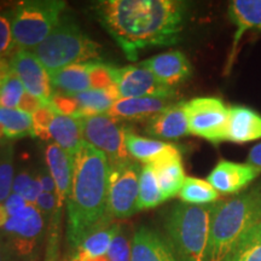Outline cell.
Returning <instances> with one entry per match:
<instances>
[{
	"mask_svg": "<svg viewBox=\"0 0 261 261\" xmlns=\"http://www.w3.org/2000/svg\"><path fill=\"white\" fill-rule=\"evenodd\" d=\"M94 12L125 56L137 61L145 48L179 40L187 5L177 0H104L94 5Z\"/></svg>",
	"mask_w": 261,
	"mask_h": 261,
	"instance_id": "obj_1",
	"label": "cell"
},
{
	"mask_svg": "<svg viewBox=\"0 0 261 261\" xmlns=\"http://www.w3.org/2000/svg\"><path fill=\"white\" fill-rule=\"evenodd\" d=\"M109 162L106 155L84 142L71 156V184L67 200V236L77 249L93 231L107 226Z\"/></svg>",
	"mask_w": 261,
	"mask_h": 261,
	"instance_id": "obj_2",
	"label": "cell"
},
{
	"mask_svg": "<svg viewBox=\"0 0 261 261\" xmlns=\"http://www.w3.org/2000/svg\"><path fill=\"white\" fill-rule=\"evenodd\" d=\"M261 223V184L212 204L207 261H224L242 238Z\"/></svg>",
	"mask_w": 261,
	"mask_h": 261,
	"instance_id": "obj_3",
	"label": "cell"
},
{
	"mask_svg": "<svg viewBox=\"0 0 261 261\" xmlns=\"http://www.w3.org/2000/svg\"><path fill=\"white\" fill-rule=\"evenodd\" d=\"M212 205L178 203L165 220L167 240L180 261H207Z\"/></svg>",
	"mask_w": 261,
	"mask_h": 261,
	"instance_id": "obj_4",
	"label": "cell"
},
{
	"mask_svg": "<svg viewBox=\"0 0 261 261\" xmlns=\"http://www.w3.org/2000/svg\"><path fill=\"white\" fill-rule=\"evenodd\" d=\"M100 46L79 28L62 19L58 27L32 54L51 73L71 64L87 63L99 57Z\"/></svg>",
	"mask_w": 261,
	"mask_h": 261,
	"instance_id": "obj_5",
	"label": "cell"
},
{
	"mask_svg": "<svg viewBox=\"0 0 261 261\" xmlns=\"http://www.w3.org/2000/svg\"><path fill=\"white\" fill-rule=\"evenodd\" d=\"M65 2L32 0L16 6L11 15L12 38L16 47L32 51L62 22Z\"/></svg>",
	"mask_w": 261,
	"mask_h": 261,
	"instance_id": "obj_6",
	"label": "cell"
},
{
	"mask_svg": "<svg viewBox=\"0 0 261 261\" xmlns=\"http://www.w3.org/2000/svg\"><path fill=\"white\" fill-rule=\"evenodd\" d=\"M80 125L84 142L106 155L110 165L130 160L126 148V132L117 119L104 115L81 117Z\"/></svg>",
	"mask_w": 261,
	"mask_h": 261,
	"instance_id": "obj_7",
	"label": "cell"
},
{
	"mask_svg": "<svg viewBox=\"0 0 261 261\" xmlns=\"http://www.w3.org/2000/svg\"><path fill=\"white\" fill-rule=\"evenodd\" d=\"M189 132L208 142H227L228 108L214 97L194 98L185 103Z\"/></svg>",
	"mask_w": 261,
	"mask_h": 261,
	"instance_id": "obj_8",
	"label": "cell"
},
{
	"mask_svg": "<svg viewBox=\"0 0 261 261\" xmlns=\"http://www.w3.org/2000/svg\"><path fill=\"white\" fill-rule=\"evenodd\" d=\"M140 172V166L132 160L109 166L108 208L112 217L123 219L137 212Z\"/></svg>",
	"mask_w": 261,
	"mask_h": 261,
	"instance_id": "obj_9",
	"label": "cell"
},
{
	"mask_svg": "<svg viewBox=\"0 0 261 261\" xmlns=\"http://www.w3.org/2000/svg\"><path fill=\"white\" fill-rule=\"evenodd\" d=\"M45 230V220L34 204L28 203L19 213L9 218L2 227L3 238L15 256L29 259L40 246Z\"/></svg>",
	"mask_w": 261,
	"mask_h": 261,
	"instance_id": "obj_10",
	"label": "cell"
},
{
	"mask_svg": "<svg viewBox=\"0 0 261 261\" xmlns=\"http://www.w3.org/2000/svg\"><path fill=\"white\" fill-rule=\"evenodd\" d=\"M114 77L121 98L156 97L172 99L175 94L174 89L160 83L151 71L140 64L114 68Z\"/></svg>",
	"mask_w": 261,
	"mask_h": 261,
	"instance_id": "obj_11",
	"label": "cell"
},
{
	"mask_svg": "<svg viewBox=\"0 0 261 261\" xmlns=\"http://www.w3.org/2000/svg\"><path fill=\"white\" fill-rule=\"evenodd\" d=\"M10 65L23 84L25 92L38 97L45 106L50 104L54 96L50 75L32 51L17 48L12 55Z\"/></svg>",
	"mask_w": 261,
	"mask_h": 261,
	"instance_id": "obj_12",
	"label": "cell"
},
{
	"mask_svg": "<svg viewBox=\"0 0 261 261\" xmlns=\"http://www.w3.org/2000/svg\"><path fill=\"white\" fill-rule=\"evenodd\" d=\"M259 169L248 163L223 160L208 175V182L219 194H236L242 191L260 174Z\"/></svg>",
	"mask_w": 261,
	"mask_h": 261,
	"instance_id": "obj_13",
	"label": "cell"
},
{
	"mask_svg": "<svg viewBox=\"0 0 261 261\" xmlns=\"http://www.w3.org/2000/svg\"><path fill=\"white\" fill-rule=\"evenodd\" d=\"M140 65L151 71L160 83L171 89H174V86L184 83L192 74L190 62L180 51H168L150 57L143 61Z\"/></svg>",
	"mask_w": 261,
	"mask_h": 261,
	"instance_id": "obj_14",
	"label": "cell"
},
{
	"mask_svg": "<svg viewBox=\"0 0 261 261\" xmlns=\"http://www.w3.org/2000/svg\"><path fill=\"white\" fill-rule=\"evenodd\" d=\"M130 261H180L171 243L156 231L140 226L132 238Z\"/></svg>",
	"mask_w": 261,
	"mask_h": 261,
	"instance_id": "obj_15",
	"label": "cell"
},
{
	"mask_svg": "<svg viewBox=\"0 0 261 261\" xmlns=\"http://www.w3.org/2000/svg\"><path fill=\"white\" fill-rule=\"evenodd\" d=\"M151 165L165 200L167 201L179 195L187 179L182 167L180 149L174 145L171 150L156 159Z\"/></svg>",
	"mask_w": 261,
	"mask_h": 261,
	"instance_id": "obj_16",
	"label": "cell"
},
{
	"mask_svg": "<svg viewBox=\"0 0 261 261\" xmlns=\"http://www.w3.org/2000/svg\"><path fill=\"white\" fill-rule=\"evenodd\" d=\"M146 133L163 140H177L188 136L189 123L185 103H173L148 121Z\"/></svg>",
	"mask_w": 261,
	"mask_h": 261,
	"instance_id": "obj_17",
	"label": "cell"
},
{
	"mask_svg": "<svg viewBox=\"0 0 261 261\" xmlns=\"http://www.w3.org/2000/svg\"><path fill=\"white\" fill-rule=\"evenodd\" d=\"M172 99L156 97H139V98H120L110 108L108 115L117 120H149L158 115L169 106Z\"/></svg>",
	"mask_w": 261,
	"mask_h": 261,
	"instance_id": "obj_18",
	"label": "cell"
},
{
	"mask_svg": "<svg viewBox=\"0 0 261 261\" xmlns=\"http://www.w3.org/2000/svg\"><path fill=\"white\" fill-rule=\"evenodd\" d=\"M228 17L236 25L227 67H232L237 45L248 31H261V0H233L228 5Z\"/></svg>",
	"mask_w": 261,
	"mask_h": 261,
	"instance_id": "obj_19",
	"label": "cell"
},
{
	"mask_svg": "<svg viewBox=\"0 0 261 261\" xmlns=\"http://www.w3.org/2000/svg\"><path fill=\"white\" fill-rule=\"evenodd\" d=\"M227 142L244 144L261 139V115L243 106L228 108Z\"/></svg>",
	"mask_w": 261,
	"mask_h": 261,
	"instance_id": "obj_20",
	"label": "cell"
},
{
	"mask_svg": "<svg viewBox=\"0 0 261 261\" xmlns=\"http://www.w3.org/2000/svg\"><path fill=\"white\" fill-rule=\"evenodd\" d=\"M45 159L48 172L56 184L58 210H61L70 191L71 158L56 143H50L45 150Z\"/></svg>",
	"mask_w": 261,
	"mask_h": 261,
	"instance_id": "obj_21",
	"label": "cell"
},
{
	"mask_svg": "<svg viewBox=\"0 0 261 261\" xmlns=\"http://www.w3.org/2000/svg\"><path fill=\"white\" fill-rule=\"evenodd\" d=\"M50 80L52 89L56 90L55 93L65 96H75L92 89L87 63L71 64L62 68L50 74Z\"/></svg>",
	"mask_w": 261,
	"mask_h": 261,
	"instance_id": "obj_22",
	"label": "cell"
},
{
	"mask_svg": "<svg viewBox=\"0 0 261 261\" xmlns=\"http://www.w3.org/2000/svg\"><path fill=\"white\" fill-rule=\"evenodd\" d=\"M48 133L55 143L67 151L70 158L84 144L80 120L74 116L61 115L56 113L48 128Z\"/></svg>",
	"mask_w": 261,
	"mask_h": 261,
	"instance_id": "obj_23",
	"label": "cell"
},
{
	"mask_svg": "<svg viewBox=\"0 0 261 261\" xmlns=\"http://www.w3.org/2000/svg\"><path fill=\"white\" fill-rule=\"evenodd\" d=\"M120 228H121L120 225L113 224L93 231L77 247L75 255L84 261H96L106 257L110 244Z\"/></svg>",
	"mask_w": 261,
	"mask_h": 261,
	"instance_id": "obj_24",
	"label": "cell"
},
{
	"mask_svg": "<svg viewBox=\"0 0 261 261\" xmlns=\"http://www.w3.org/2000/svg\"><path fill=\"white\" fill-rule=\"evenodd\" d=\"M174 144L161 142L158 139L144 138L127 130L126 132V148L130 158L146 163H152L156 159L171 150Z\"/></svg>",
	"mask_w": 261,
	"mask_h": 261,
	"instance_id": "obj_25",
	"label": "cell"
},
{
	"mask_svg": "<svg viewBox=\"0 0 261 261\" xmlns=\"http://www.w3.org/2000/svg\"><path fill=\"white\" fill-rule=\"evenodd\" d=\"M165 201V197L160 190L154 167H152L151 163H146L143 166L142 172H140L137 211L155 208Z\"/></svg>",
	"mask_w": 261,
	"mask_h": 261,
	"instance_id": "obj_26",
	"label": "cell"
},
{
	"mask_svg": "<svg viewBox=\"0 0 261 261\" xmlns=\"http://www.w3.org/2000/svg\"><path fill=\"white\" fill-rule=\"evenodd\" d=\"M73 97L77 104V114L75 116L76 119L108 114L115 102L107 91L93 89Z\"/></svg>",
	"mask_w": 261,
	"mask_h": 261,
	"instance_id": "obj_27",
	"label": "cell"
},
{
	"mask_svg": "<svg viewBox=\"0 0 261 261\" xmlns=\"http://www.w3.org/2000/svg\"><path fill=\"white\" fill-rule=\"evenodd\" d=\"M219 195V192L215 190L210 182L194 177L185 179L181 190L179 192V197L182 203L192 205H203L218 202Z\"/></svg>",
	"mask_w": 261,
	"mask_h": 261,
	"instance_id": "obj_28",
	"label": "cell"
},
{
	"mask_svg": "<svg viewBox=\"0 0 261 261\" xmlns=\"http://www.w3.org/2000/svg\"><path fill=\"white\" fill-rule=\"evenodd\" d=\"M0 125L4 127L6 139H18L32 136L33 117L31 114L19 109H8L0 107Z\"/></svg>",
	"mask_w": 261,
	"mask_h": 261,
	"instance_id": "obj_29",
	"label": "cell"
},
{
	"mask_svg": "<svg viewBox=\"0 0 261 261\" xmlns=\"http://www.w3.org/2000/svg\"><path fill=\"white\" fill-rule=\"evenodd\" d=\"M91 87L93 90L107 91L114 100L120 99L119 87L114 77V67L102 62H87Z\"/></svg>",
	"mask_w": 261,
	"mask_h": 261,
	"instance_id": "obj_30",
	"label": "cell"
},
{
	"mask_svg": "<svg viewBox=\"0 0 261 261\" xmlns=\"http://www.w3.org/2000/svg\"><path fill=\"white\" fill-rule=\"evenodd\" d=\"M224 261H261V226L260 224L238 242Z\"/></svg>",
	"mask_w": 261,
	"mask_h": 261,
	"instance_id": "obj_31",
	"label": "cell"
},
{
	"mask_svg": "<svg viewBox=\"0 0 261 261\" xmlns=\"http://www.w3.org/2000/svg\"><path fill=\"white\" fill-rule=\"evenodd\" d=\"M14 149L11 145L0 148V203L12 194L14 184Z\"/></svg>",
	"mask_w": 261,
	"mask_h": 261,
	"instance_id": "obj_32",
	"label": "cell"
},
{
	"mask_svg": "<svg viewBox=\"0 0 261 261\" xmlns=\"http://www.w3.org/2000/svg\"><path fill=\"white\" fill-rule=\"evenodd\" d=\"M12 192L22 196L28 203L35 204L38 197L42 192V189L37 179V174L33 175L28 169H22L14 178Z\"/></svg>",
	"mask_w": 261,
	"mask_h": 261,
	"instance_id": "obj_33",
	"label": "cell"
},
{
	"mask_svg": "<svg viewBox=\"0 0 261 261\" xmlns=\"http://www.w3.org/2000/svg\"><path fill=\"white\" fill-rule=\"evenodd\" d=\"M24 92L23 84L11 70L0 84V107L8 108V109H17L19 100Z\"/></svg>",
	"mask_w": 261,
	"mask_h": 261,
	"instance_id": "obj_34",
	"label": "cell"
},
{
	"mask_svg": "<svg viewBox=\"0 0 261 261\" xmlns=\"http://www.w3.org/2000/svg\"><path fill=\"white\" fill-rule=\"evenodd\" d=\"M56 112L54 110L50 104L47 106H42L40 109L37 110L33 114V128H32V136L40 138L42 140L50 139V133H48V128L54 120Z\"/></svg>",
	"mask_w": 261,
	"mask_h": 261,
	"instance_id": "obj_35",
	"label": "cell"
},
{
	"mask_svg": "<svg viewBox=\"0 0 261 261\" xmlns=\"http://www.w3.org/2000/svg\"><path fill=\"white\" fill-rule=\"evenodd\" d=\"M130 253H132V242L129 241L125 230L120 228L108 250V260L130 261Z\"/></svg>",
	"mask_w": 261,
	"mask_h": 261,
	"instance_id": "obj_36",
	"label": "cell"
},
{
	"mask_svg": "<svg viewBox=\"0 0 261 261\" xmlns=\"http://www.w3.org/2000/svg\"><path fill=\"white\" fill-rule=\"evenodd\" d=\"M15 46L11 29V15L0 14V57L9 55Z\"/></svg>",
	"mask_w": 261,
	"mask_h": 261,
	"instance_id": "obj_37",
	"label": "cell"
},
{
	"mask_svg": "<svg viewBox=\"0 0 261 261\" xmlns=\"http://www.w3.org/2000/svg\"><path fill=\"white\" fill-rule=\"evenodd\" d=\"M50 106L54 110L61 115L76 116L77 114V104L75 102L73 96H65V94L55 93L52 96Z\"/></svg>",
	"mask_w": 261,
	"mask_h": 261,
	"instance_id": "obj_38",
	"label": "cell"
},
{
	"mask_svg": "<svg viewBox=\"0 0 261 261\" xmlns=\"http://www.w3.org/2000/svg\"><path fill=\"white\" fill-rule=\"evenodd\" d=\"M34 205L38 208L39 212L44 215V218L51 217V215L55 213V211L58 210L57 196L56 194H52V192L42 191Z\"/></svg>",
	"mask_w": 261,
	"mask_h": 261,
	"instance_id": "obj_39",
	"label": "cell"
},
{
	"mask_svg": "<svg viewBox=\"0 0 261 261\" xmlns=\"http://www.w3.org/2000/svg\"><path fill=\"white\" fill-rule=\"evenodd\" d=\"M27 204H28V202L25 201L22 196L12 192V194L10 195L8 198H6V201L4 202V203H3V207H4L8 217L11 218L17 213H19V212L23 210V208L27 207Z\"/></svg>",
	"mask_w": 261,
	"mask_h": 261,
	"instance_id": "obj_40",
	"label": "cell"
},
{
	"mask_svg": "<svg viewBox=\"0 0 261 261\" xmlns=\"http://www.w3.org/2000/svg\"><path fill=\"white\" fill-rule=\"evenodd\" d=\"M42 106H45V104L42 103L38 97L33 96V94L28 92H24L23 96L21 98V100H19L17 109L21 110V112L28 113L31 114V115H33V114L37 112V110L40 109Z\"/></svg>",
	"mask_w": 261,
	"mask_h": 261,
	"instance_id": "obj_41",
	"label": "cell"
},
{
	"mask_svg": "<svg viewBox=\"0 0 261 261\" xmlns=\"http://www.w3.org/2000/svg\"><path fill=\"white\" fill-rule=\"evenodd\" d=\"M37 179L38 181L40 182L42 191L56 194V184H55V180L52 179L48 169H40V171L37 173Z\"/></svg>",
	"mask_w": 261,
	"mask_h": 261,
	"instance_id": "obj_42",
	"label": "cell"
},
{
	"mask_svg": "<svg viewBox=\"0 0 261 261\" xmlns=\"http://www.w3.org/2000/svg\"><path fill=\"white\" fill-rule=\"evenodd\" d=\"M247 163L248 165L253 166V167H255L256 169H259L261 172V143L256 144L252 150H250L247 159Z\"/></svg>",
	"mask_w": 261,
	"mask_h": 261,
	"instance_id": "obj_43",
	"label": "cell"
},
{
	"mask_svg": "<svg viewBox=\"0 0 261 261\" xmlns=\"http://www.w3.org/2000/svg\"><path fill=\"white\" fill-rule=\"evenodd\" d=\"M15 254L10 249L9 244L3 237H0V261H14Z\"/></svg>",
	"mask_w": 261,
	"mask_h": 261,
	"instance_id": "obj_44",
	"label": "cell"
},
{
	"mask_svg": "<svg viewBox=\"0 0 261 261\" xmlns=\"http://www.w3.org/2000/svg\"><path fill=\"white\" fill-rule=\"evenodd\" d=\"M11 65H10V62L6 60L5 57H0V84L2 81L8 76V74L11 71Z\"/></svg>",
	"mask_w": 261,
	"mask_h": 261,
	"instance_id": "obj_45",
	"label": "cell"
},
{
	"mask_svg": "<svg viewBox=\"0 0 261 261\" xmlns=\"http://www.w3.org/2000/svg\"><path fill=\"white\" fill-rule=\"evenodd\" d=\"M3 138H6V137L4 132V127H3V125H0V144H2Z\"/></svg>",
	"mask_w": 261,
	"mask_h": 261,
	"instance_id": "obj_46",
	"label": "cell"
},
{
	"mask_svg": "<svg viewBox=\"0 0 261 261\" xmlns=\"http://www.w3.org/2000/svg\"><path fill=\"white\" fill-rule=\"evenodd\" d=\"M260 226H261V223H260Z\"/></svg>",
	"mask_w": 261,
	"mask_h": 261,
	"instance_id": "obj_47",
	"label": "cell"
}]
</instances>
